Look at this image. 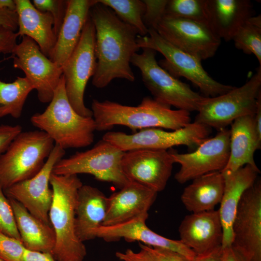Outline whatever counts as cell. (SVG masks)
Returning <instances> with one entry per match:
<instances>
[{
    "mask_svg": "<svg viewBox=\"0 0 261 261\" xmlns=\"http://www.w3.org/2000/svg\"><path fill=\"white\" fill-rule=\"evenodd\" d=\"M91 111L96 130H110L116 125L133 130L149 128L176 130L190 123V112L173 110L154 98L145 97L137 106H128L116 102L93 100Z\"/></svg>",
    "mask_w": 261,
    "mask_h": 261,
    "instance_id": "2",
    "label": "cell"
},
{
    "mask_svg": "<svg viewBox=\"0 0 261 261\" xmlns=\"http://www.w3.org/2000/svg\"><path fill=\"white\" fill-rule=\"evenodd\" d=\"M89 15L95 29L97 60L92 85L98 88H104L116 78L133 82L135 75L130 61L140 49L136 31L97 0L91 8Z\"/></svg>",
    "mask_w": 261,
    "mask_h": 261,
    "instance_id": "1",
    "label": "cell"
},
{
    "mask_svg": "<svg viewBox=\"0 0 261 261\" xmlns=\"http://www.w3.org/2000/svg\"><path fill=\"white\" fill-rule=\"evenodd\" d=\"M174 163L167 150L138 149L124 152L121 167L130 181L158 193L165 188Z\"/></svg>",
    "mask_w": 261,
    "mask_h": 261,
    "instance_id": "17",
    "label": "cell"
},
{
    "mask_svg": "<svg viewBox=\"0 0 261 261\" xmlns=\"http://www.w3.org/2000/svg\"><path fill=\"white\" fill-rule=\"evenodd\" d=\"M112 9L123 22L132 27L138 36L147 35L148 29L145 25L143 17L145 6L140 0H97Z\"/></svg>",
    "mask_w": 261,
    "mask_h": 261,
    "instance_id": "30",
    "label": "cell"
},
{
    "mask_svg": "<svg viewBox=\"0 0 261 261\" xmlns=\"http://www.w3.org/2000/svg\"><path fill=\"white\" fill-rule=\"evenodd\" d=\"M124 152L110 143L102 140L92 148L77 152L68 158H62L54 166L52 173L57 175L87 174L100 181L112 183L121 188L130 181L121 167Z\"/></svg>",
    "mask_w": 261,
    "mask_h": 261,
    "instance_id": "9",
    "label": "cell"
},
{
    "mask_svg": "<svg viewBox=\"0 0 261 261\" xmlns=\"http://www.w3.org/2000/svg\"><path fill=\"white\" fill-rule=\"evenodd\" d=\"M211 128L194 122L170 131L159 128L143 129L132 134L109 131L102 137L123 152L138 149L167 150L174 146H198L208 138Z\"/></svg>",
    "mask_w": 261,
    "mask_h": 261,
    "instance_id": "11",
    "label": "cell"
},
{
    "mask_svg": "<svg viewBox=\"0 0 261 261\" xmlns=\"http://www.w3.org/2000/svg\"><path fill=\"white\" fill-rule=\"evenodd\" d=\"M140 246L141 249L139 252L128 249L124 252H116V256L122 261H158L148 246L140 243Z\"/></svg>",
    "mask_w": 261,
    "mask_h": 261,
    "instance_id": "37",
    "label": "cell"
},
{
    "mask_svg": "<svg viewBox=\"0 0 261 261\" xmlns=\"http://www.w3.org/2000/svg\"><path fill=\"white\" fill-rule=\"evenodd\" d=\"M32 90V85L25 77L18 76L11 83L0 80V118L7 116L19 118L26 99Z\"/></svg>",
    "mask_w": 261,
    "mask_h": 261,
    "instance_id": "29",
    "label": "cell"
},
{
    "mask_svg": "<svg viewBox=\"0 0 261 261\" xmlns=\"http://www.w3.org/2000/svg\"><path fill=\"white\" fill-rule=\"evenodd\" d=\"M12 54L14 68L24 72L37 91L39 100L49 103L60 83L61 67L45 56L36 42L28 36L22 37Z\"/></svg>",
    "mask_w": 261,
    "mask_h": 261,
    "instance_id": "12",
    "label": "cell"
},
{
    "mask_svg": "<svg viewBox=\"0 0 261 261\" xmlns=\"http://www.w3.org/2000/svg\"><path fill=\"white\" fill-rule=\"evenodd\" d=\"M32 3L38 10L51 14L54 21L53 30L57 37L66 14L67 0H33Z\"/></svg>",
    "mask_w": 261,
    "mask_h": 261,
    "instance_id": "34",
    "label": "cell"
},
{
    "mask_svg": "<svg viewBox=\"0 0 261 261\" xmlns=\"http://www.w3.org/2000/svg\"><path fill=\"white\" fill-rule=\"evenodd\" d=\"M224 188L221 172L206 174L192 180L181 196L185 207L192 213L214 210L220 203Z\"/></svg>",
    "mask_w": 261,
    "mask_h": 261,
    "instance_id": "28",
    "label": "cell"
},
{
    "mask_svg": "<svg viewBox=\"0 0 261 261\" xmlns=\"http://www.w3.org/2000/svg\"><path fill=\"white\" fill-rule=\"evenodd\" d=\"M211 27L217 35L226 42L253 15L249 0H207Z\"/></svg>",
    "mask_w": 261,
    "mask_h": 261,
    "instance_id": "26",
    "label": "cell"
},
{
    "mask_svg": "<svg viewBox=\"0 0 261 261\" xmlns=\"http://www.w3.org/2000/svg\"><path fill=\"white\" fill-rule=\"evenodd\" d=\"M261 146V137L257 131L254 115L236 119L231 124L229 158L222 171H234L246 165L257 166L254 154Z\"/></svg>",
    "mask_w": 261,
    "mask_h": 261,
    "instance_id": "25",
    "label": "cell"
},
{
    "mask_svg": "<svg viewBox=\"0 0 261 261\" xmlns=\"http://www.w3.org/2000/svg\"><path fill=\"white\" fill-rule=\"evenodd\" d=\"M25 249L21 240L0 232V257L6 261H24Z\"/></svg>",
    "mask_w": 261,
    "mask_h": 261,
    "instance_id": "35",
    "label": "cell"
},
{
    "mask_svg": "<svg viewBox=\"0 0 261 261\" xmlns=\"http://www.w3.org/2000/svg\"><path fill=\"white\" fill-rule=\"evenodd\" d=\"M54 143L41 130L18 134L0 155V185L3 189L38 173L51 153Z\"/></svg>",
    "mask_w": 261,
    "mask_h": 261,
    "instance_id": "5",
    "label": "cell"
},
{
    "mask_svg": "<svg viewBox=\"0 0 261 261\" xmlns=\"http://www.w3.org/2000/svg\"><path fill=\"white\" fill-rule=\"evenodd\" d=\"M254 120L257 131L259 135L261 137V93L257 99Z\"/></svg>",
    "mask_w": 261,
    "mask_h": 261,
    "instance_id": "45",
    "label": "cell"
},
{
    "mask_svg": "<svg viewBox=\"0 0 261 261\" xmlns=\"http://www.w3.org/2000/svg\"><path fill=\"white\" fill-rule=\"evenodd\" d=\"M235 47L253 54L261 66V16H252L239 28L232 40Z\"/></svg>",
    "mask_w": 261,
    "mask_h": 261,
    "instance_id": "31",
    "label": "cell"
},
{
    "mask_svg": "<svg viewBox=\"0 0 261 261\" xmlns=\"http://www.w3.org/2000/svg\"><path fill=\"white\" fill-rule=\"evenodd\" d=\"M0 9L16 12V4L14 0H0Z\"/></svg>",
    "mask_w": 261,
    "mask_h": 261,
    "instance_id": "46",
    "label": "cell"
},
{
    "mask_svg": "<svg viewBox=\"0 0 261 261\" xmlns=\"http://www.w3.org/2000/svg\"><path fill=\"white\" fill-rule=\"evenodd\" d=\"M0 261H6L4 260V259L0 257Z\"/></svg>",
    "mask_w": 261,
    "mask_h": 261,
    "instance_id": "47",
    "label": "cell"
},
{
    "mask_svg": "<svg viewBox=\"0 0 261 261\" xmlns=\"http://www.w3.org/2000/svg\"><path fill=\"white\" fill-rule=\"evenodd\" d=\"M224 188L218 209L223 230L222 247L231 246L232 225L237 208L245 191L257 180L260 171L257 166H245L234 171H222Z\"/></svg>",
    "mask_w": 261,
    "mask_h": 261,
    "instance_id": "20",
    "label": "cell"
},
{
    "mask_svg": "<svg viewBox=\"0 0 261 261\" xmlns=\"http://www.w3.org/2000/svg\"><path fill=\"white\" fill-rule=\"evenodd\" d=\"M222 247H219L211 252L201 256H196L191 261H221Z\"/></svg>",
    "mask_w": 261,
    "mask_h": 261,
    "instance_id": "44",
    "label": "cell"
},
{
    "mask_svg": "<svg viewBox=\"0 0 261 261\" xmlns=\"http://www.w3.org/2000/svg\"><path fill=\"white\" fill-rule=\"evenodd\" d=\"M65 154V150L55 144L38 173L29 179L14 184L3 190L8 198L17 201L32 215L50 225L49 212L53 193L49 186L50 178L55 165L63 158Z\"/></svg>",
    "mask_w": 261,
    "mask_h": 261,
    "instance_id": "15",
    "label": "cell"
},
{
    "mask_svg": "<svg viewBox=\"0 0 261 261\" xmlns=\"http://www.w3.org/2000/svg\"><path fill=\"white\" fill-rule=\"evenodd\" d=\"M95 43V29L89 15L76 47L61 66L68 100L78 114L86 117H93L91 110L85 104L84 93L97 67Z\"/></svg>",
    "mask_w": 261,
    "mask_h": 261,
    "instance_id": "10",
    "label": "cell"
},
{
    "mask_svg": "<svg viewBox=\"0 0 261 261\" xmlns=\"http://www.w3.org/2000/svg\"><path fill=\"white\" fill-rule=\"evenodd\" d=\"M178 232L180 240L196 256L203 255L222 247L223 230L218 210L186 216Z\"/></svg>",
    "mask_w": 261,
    "mask_h": 261,
    "instance_id": "19",
    "label": "cell"
},
{
    "mask_svg": "<svg viewBox=\"0 0 261 261\" xmlns=\"http://www.w3.org/2000/svg\"><path fill=\"white\" fill-rule=\"evenodd\" d=\"M232 246L249 261H261V182L244 193L232 225Z\"/></svg>",
    "mask_w": 261,
    "mask_h": 261,
    "instance_id": "16",
    "label": "cell"
},
{
    "mask_svg": "<svg viewBox=\"0 0 261 261\" xmlns=\"http://www.w3.org/2000/svg\"><path fill=\"white\" fill-rule=\"evenodd\" d=\"M50 184L53 198L49 218L56 237L51 254L56 261H83L87 255L86 247L75 231L77 193L83 183L77 174L52 173Z\"/></svg>",
    "mask_w": 261,
    "mask_h": 261,
    "instance_id": "3",
    "label": "cell"
},
{
    "mask_svg": "<svg viewBox=\"0 0 261 261\" xmlns=\"http://www.w3.org/2000/svg\"><path fill=\"white\" fill-rule=\"evenodd\" d=\"M221 261H249L248 258L232 246L222 248Z\"/></svg>",
    "mask_w": 261,
    "mask_h": 261,
    "instance_id": "42",
    "label": "cell"
},
{
    "mask_svg": "<svg viewBox=\"0 0 261 261\" xmlns=\"http://www.w3.org/2000/svg\"><path fill=\"white\" fill-rule=\"evenodd\" d=\"M168 0H143L145 10L143 20L145 26L154 29L157 23L164 15Z\"/></svg>",
    "mask_w": 261,
    "mask_h": 261,
    "instance_id": "36",
    "label": "cell"
},
{
    "mask_svg": "<svg viewBox=\"0 0 261 261\" xmlns=\"http://www.w3.org/2000/svg\"><path fill=\"white\" fill-rule=\"evenodd\" d=\"M261 93V66L244 85L214 97H204L195 122L219 130L236 119L254 115Z\"/></svg>",
    "mask_w": 261,
    "mask_h": 261,
    "instance_id": "8",
    "label": "cell"
},
{
    "mask_svg": "<svg viewBox=\"0 0 261 261\" xmlns=\"http://www.w3.org/2000/svg\"><path fill=\"white\" fill-rule=\"evenodd\" d=\"M137 43L140 48H151L161 53L164 59L159 65L175 78L183 77L190 81L204 97L219 96L234 87L212 78L203 69L201 60L174 46L153 29H149L145 36H138Z\"/></svg>",
    "mask_w": 261,
    "mask_h": 261,
    "instance_id": "7",
    "label": "cell"
},
{
    "mask_svg": "<svg viewBox=\"0 0 261 261\" xmlns=\"http://www.w3.org/2000/svg\"><path fill=\"white\" fill-rule=\"evenodd\" d=\"M22 131L20 125H0V155L3 154L15 138Z\"/></svg>",
    "mask_w": 261,
    "mask_h": 261,
    "instance_id": "39",
    "label": "cell"
},
{
    "mask_svg": "<svg viewBox=\"0 0 261 261\" xmlns=\"http://www.w3.org/2000/svg\"><path fill=\"white\" fill-rule=\"evenodd\" d=\"M0 27L8 28L14 31L18 29V16L15 11L0 9Z\"/></svg>",
    "mask_w": 261,
    "mask_h": 261,
    "instance_id": "41",
    "label": "cell"
},
{
    "mask_svg": "<svg viewBox=\"0 0 261 261\" xmlns=\"http://www.w3.org/2000/svg\"><path fill=\"white\" fill-rule=\"evenodd\" d=\"M148 213L143 214L126 222L115 225L102 226L94 232L95 238L106 242H115L123 238L127 242L139 241L152 247L172 250L190 261L196 256L194 252L180 240L171 239L151 230L146 224Z\"/></svg>",
    "mask_w": 261,
    "mask_h": 261,
    "instance_id": "18",
    "label": "cell"
},
{
    "mask_svg": "<svg viewBox=\"0 0 261 261\" xmlns=\"http://www.w3.org/2000/svg\"><path fill=\"white\" fill-rule=\"evenodd\" d=\"M157 193L141 184L130 181L108 197L107 210L102 226L120 224L148 213Z\"/></svg>",
    "mask_w": 261,
    "mask_h": 261,
    "instance_id": "21",
    "label": "cell"
},
{
    "mask_svg": "<svg viewBox=\"0 0 261 261\" xmlns=\"http://www.w3.org/2000/svg\"><path fill=\"white\" fill-rule=\"evenodd\" d=\"M30 121L64 150L85 147L94 141L93 117L81 116L72 108L66 95L63 75L47 107L32 115Z\"/></svg>",
    "mask_w": 261,
    "mask_h": 261,
    "instance_id": "4",
    "label": "cell"
},
{
    "mask_svg": "<svg viewBox=\"0 0 261 261\" xmlns=\"http://www.w3.org/2000/svg\"><path fill=\"white\" fill-rule=\"evenodd\" d=\"M66 14L57 36L55 45L48 58L62 65L76 47L82 31L97 0H68Z\"/></svg>",
    "mask_w": 261,
    "mask_h": 261,
    "instance_id": "22",
    "label": "cell"
},
{
    "mask_svg": "<svg viewBox=\"0 0 261 261\" xmlns=\"http://www.w3.org/2000/svg\"><path fill=\"white\" fill-rule=\"evenodd\" d=\"M0 232L21 240L12 206L0 185Z\"/></svg>",
    "mask_w": 261,
    "mask_h": 261,
    "instance_id": "33",
    "label": "cell"
},
{
    "mask_svg": "<svg viewBox=\"0 0 261 261\" xmlns=\"http://www.w3.org/2000/svg\"><path fill=\"white\" fill-rule=\"evenodd\" d=\"M153 29L174 46L202 61L213 57L221 44L209 26L189 19L164 15Z\"/></svg>",
    "mask_w": 261,
    "mask_h": 261,
    "instance_id": "13",
    "label": "cell"
},
{
    "mask_svg": "<svg viewBox=\"0 0 261 261\" xmlns=\"http://www.w3.org/2000/svg\"><path fill=\"white\" fill-rule=\"evenodd\" d=\"M108 205V197L98 188L82 185L77 193L75 231L84 243L95 238V231L102 226Z\"/></svg>",
    "mask_w": 261,
    "mask_h": 261,
    "instance_id": "23",
    "label": "cell"
},
{
    "mask_svg": "<svg viewBox=\"0 0 261 261\" xmlns=\"http://www.w3.org/2000/svg\"><path fill=\"white\" fill-rule=\"evenodd\" d=\"M142 49L141 54L133 55L130 63L140 70L144 84L153 98L177 109L197 112L204 96L163 69L156 60L155 50Z\"/></svg>",
    "mask_w": 261,
    "mask_h": 261,
    "instance_id": "6",
    "label": "cell"
},
{
    "mask_svg": "<svg viewBox=\"0 0 261 261\" xmlns=\"http://www.w3.org/2000/svg\"><path fill=\"white\" fill-rule=\"evenodd\" d=\"M230 138V130L225 128L205 140L192 152H170L174 162L180 165L174 176L177 182L184 184L206 174L221 172L229 158Z\"/></svg>",
    "mask_w": 261,
    "mask_h": 261,
    "instance_id": "14",
    "label": "cell"
},
{
    "mask_svg": "<svg viewBox=\"0 0 261 261\" xmlns=\"http://www.w3.org/2000/svg\"><path fill=\"white\" fill-rule=\"evenodd\" d=\"M17 32L4 27H0V54H12L17 44Z\"/></svg>",
    "mask_w": 261,
    "mask_h": 261,
    "instance_id": "38",
    "label": "cell"
},
{
    "mask_svg": "<svg viewBox=\"0 0 261 261\" xmlns=\"http://www.w3.org/2000/svg\"><path fill=\"white\" fill-rule=\"evenodd\" d=\"M164 15L189 19L211 27L207 0H168Z\"/></svg>",
    "mask_w": 261,
    "mask_h": 261,
    "instance_id": "32",
    "label": "cell"
},
{
    "mask_svg": "<svg viewBox=\"0 0 261 261\" xmlns=\"http://www.w3.org/2000/svg\"><path fill=\"white\" fill-rule=\"evenodd\" d=\"M18 16V36H28L38 45L48 58L57 41L53 30L54 21L48 12L37 9L29 0H14Z\"/></svg>",
    "mask_w": 261,
    "mask_h": 261,
    "instance_id": "24",
    "label": "cell"
},
{
    "mask_svg": "<svg viewBox=\"0 0 261 261\" xmlns=\"http://www.w3.org/2000/svg\"><path fill=\"white\" fill-rule=\"evenodd\" d=\"M24 261H56L51 253L32 251L25 249Z\"/></svg>",
    "mask_w": 261,
    "mask_h": 261,
    "instance_id": "43",
    "label": "cell"
},
{
    "mask_svg": "<svg viewBox=\"0 0 261 261\" xmlns=\"http://www.w3.org/2000/svg\"><path fill=\"white\" fill-rule=\"evenodd\" d=\"M8 199L21 241L25 248L51 253L56 242L55 234L52 226L32 215L17 201Z\"/></svg>",
    "mask_w": 261,
    "mask_h": 261,
    "instance_id": "27",
    "label": "cell"
},
{
    "mask_svg": "<svg viewBox=\"0 0 261 261\" xmlns=\"http://www.w3.org/2000/svg\"><path fill=\"white\" fill-rule=\"evenodd\" d=\"M158 261H189L181 254L171 250L149 246Z\"/></svg>",
    "mask_w": 261,
    "mask_h": 261,
    "instance_id": "40",
    "label": "cell"
}]
</instances>
